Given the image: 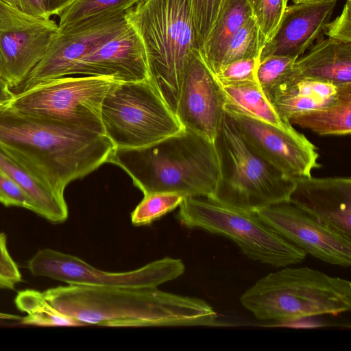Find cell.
<instances>
[{
  "label": "cell",
  "instance_id": "cell-22",
  "mask_svg": "<svg viewBox=\"0 0 351 351\" xmlns=\"http://www.w3.org/2000/svg\"><path fill=\"white\" fill-rule=\"evenodd\" d=\"M252 16L248 0H225L218 17L200 50L206 64L216 75L226 47L239 28Z\"/></svg>",
  "mask_w": 351,
  "mask_h": 351
},
{
  "label": "cell",
  "instance_id": "cell-2",
  "mask_svg": "<svg viewBox=\"0 0 351 351\" xmlns=\"http://www.w3.org/2000/svg\"><path fill=\"white\" fill-rule=\"evenodd\" d=\"M43 293L56 311L82 326H212L217 319L216 311L204 300L157 287L68 285Z\"/></svg>",
  "mask_w": 351,
  "mask_h": 351
},
{
  "label": "cell",
  "instance_id": "cell-20",
  "mask_svg": "<svg viewBox=\"0 0 351 351\" xmlns=\"http://www.w3.org/2000/svg\"><path fill=\"white\" fill-rule=\"evenodd\" d=\"M0 169L10 176L34 204L35 213L52 223L65 221L69 210L58 195L38 174L0 147Z\"/></svg>",
  "mask_w": 351,
  "mask_h": 351
},
{
  "label": "cell",
  "instance_id": "cell-24",
  "mask_svg": "<svg viewBox=\"0 0 351 351\" xmlns=\"http://www.w3.org/2000/svg\"><path fill=\"white\" fill-rule=\"evenodd\" d=\"M319 135H348L351 132V83L342 85L337 97L319 108L290 119Z\"/></svg>",
  "mask_w": 351,
  "mask_h": 351
},
{
  "label": "cell",
  "instance_id": "cell-36",
  "mask_svg": "<svg viewBox=\"0 0 351 351\" xmlns=\"http://www.w3.org/2000/svg\"><path fill=\"white\" fill-rule=\"evenodd\" d=\"M0 261L12 274L22 278L17 264L8 251L6 235L3 232H0Z\"/></svg>",
  "mask_w": 351,
  "mask_h": 351
},
{
  "label": "cell",
  "instance_id": "cell-35",
  "mask_svg": "<svg viewBox=\"0 0 351 351\" xmlns=\"http://www.w3.org/2000/svg\"><path fill=\"white\" fill-rule=\"evenodd\" d=\"M6 5L27 14L49 19L43 4V0H0Z\"/></svg>",
  "mask_w": 351,
  "mask_h": 351
},
{
  "label": "cell",
  "instance_id": "cell-40",
  "mask_svg": "<svg viewBox=\"0 0 351 351\" xmlns=\"http://www.w3.org/2000/svg\"><path fill=\"white\" fill-rule=\"evenodd\" d=\"M21 318H22V317L19 316L18 315L0 312V319L14 320V321L19 320L20 321L21 319Z\"/></svg>",
  "mask_w": 351,
  "mask_h": 351
},
{
  "label": "cell",
  "instance_id": "cell-4",
  "mask_svg": "<svg viewBox=\"0 0 351 351\" xmlns=\"http://www.w3.org/2000/svg\"><path fill=\"white\" fill-rule=\"evenodd\" d=\"M282 268L241 295V304L256 319L288 323L350 311V281L308 267Z\"/></svg>",
  "mask_w": 351,
  "mask_h": 351
},
{
  "label": "cell",
  "instance_id": "cell-14",
  "mask_svg": "<svg viewBox=\"0 0 351 351\" xmlns=\"http://www.w3.org/2000/svg\"><path fill=\"white\" fill-rule=\"evenodd\" d=\"M255 213L268 227L306 254L339 267L351 265V239L326 227L289 202Z\"/></svg>",
  "mask_w": 351,
  "mask_h": 351
},
{
  "label": "cell",
  "instance_id": "cell-15",
  "mask_svg": "<svg viewBox=\"0 0 351 351\" xmlns=\"http://www.w3.org/2000/svg\"><path fill=\"white\" fill-rule=\"evenodd\" d=\"M227 114L250 146L286 176L311 177L312 171L321 167L315 146L294 128L284 130L246 116Z\"/></svg>",
  "mask_w": 351,
  "mask_h": 351
},
{
  "label": "cell",
  "instance_id": "cell-8",
  "mask_svg": "<svg viewBox=\"0 0 351 351\" xmlns=\"http://www.w3.org/2000/svg\"><path fill=\"white\" fill-rule=\"evenodd\" d=\"M101 120L115 148L147 146L185 130L150 79L114 86L102 101Z\"/></svg>",
  "mask_w": 351,
  "mask_h": 351
},
{
  "label": "cell",
  "instance_id": "cell-28",
  "mask_svg": "<svg viewBox=\"0 0 351 351\" xmlns=\"http://www.w3.org/2000/svg\"><path fill=\"white\" fill-rule=\"evenodd\" d=\"M262 47L259 28L252 16L228 42L223 55L220 69L240 59L259 58Z\"/></svg>",
  "mask_w": 351,
  "mask_h": 351
},
{
  "label": "cell",
  "instance_id": "cell-18",
  "mask_svg": "<svg viewBox=\"0 0 351 351\" xmlns=\"http://www.w3.org/2000/svg\"><path fill=\"white\" fill-rule=\"evenodd\" d=\"M71 75L110 76L121 82L150 79L143 43L130 23L116 36L82 58Z\"/></svg>",
  "mask_w": 351,
  "mask_h": 351
},
{
  "label": "cell",
  "instance_id": "cell-12",
  "mask_svg": "<svg viewBox=\"0 0 351 351\" xmlns=\"http://www.w3.org/2000/svg\"><path fill=\"white\" fill-rule=\"evenodd\" d=\"M58 29L53 19L27 14L0 1V77L11 88L23 84Z\"/></svg>",
  "mask_w": 351,
  "mask_h": 351
},
{
  "label": "cell",
  "instance_id": "cell-29",
  "mask_svg": "<svg viewBox=\"0 0 351 351\" xmlns=\"http://www.w3.org/2000/svg\"><path fill=\"white\" fill-rule=\"evenodd\" d=\"M184 196L177 193L155 192L144 195L131 213L134 226H147L179 206Z\"/></svg>",
  "mask_w": 351,
  "mask_h": 351
},
{
  "label": "cell",
  "instance_id": "cell-19",
  "mask_svg": "<svg viewBox=\"0 0 351 351\" xmlns=\"http://www.w3.org/2000/svg\"><path fill=\"white\" fill-rule=\"evenodd\" d=\"M308 49L296 59L293 79L287 86L300 79L317 80L337 86L351 83V43L328 38L319 39Z\"/></svg>",
  "mask_w": 351,
  "mask_h": 351
},
{
  "label": "cell",
  "instance_id": "cell-27",
  "mask_svg": "<svg viewBox=\"0 0 351 351\" xmlns=\"http://www.w3.org/2000/svg\"><path fill=\"white\" fill-rule=\"evenodd\" d=\"M141 0H73L59 15L58 32H63L73 25L100 14L127 11Z\"/></svg>",
  "mask_w": 351,
  "mask_h": 351
},
{
  "label": "cell",
  "instance_id": "cell-41",
  "mask_svg": "<svg viewBox=\"0 0 351 351\" xmlns=\"http://www.w3.org/2000/svg\"><path fill=\"white\" fill-rule=\"evenodd\" d=\"M307 1H313V0H293V2L298 3V2Z\"/></svg>",
  "mask_w": 351,
  "mask_h": 351
},
{
  "label": "cell",
  "instance_id": "cell-32",
  "mask_svg": "<svg viewBox=\"0 0 351 351\" xmlns=\"http://www.w3.org/2000/svg\"><path fill=\"white\" fill-rule=\"evenodd\" d=\"M258 62L259 58L240 59L223 66L215 75L222 86L256 81Z\"/></svg>",
  "mask_w": 351,
  "mask_h": 351
},
{
  "label": "cell",
  "instance_id": "cell-31",
  "mask_svg": "<svg viewBox=\"0 0 351 351\" xmlns=\"http://www.w3.org/2000/svg\"><path fill=\"white\" fill-rule=\"evenodd\" d=\"M199 50L206 42L225 0H190Z\"/></svg>",
  "mask_w": 351,
  "mask_h": 351
},
{
  "label": "cell",
  "instance_id": "cell-39",
  "mask_svg": "<svg viewBox=\"0 0 351 351\" xmlns=\"http://www.w3.org/2000/svg\"><path fill=\"white\" fill-rule=\"evenodd\" d=\"M15 93L11 90L8 83L0 77V106L10 104L14 99Z\"/></svg>",
  "mask_w": 351,
  "mask_h": 351
},
{
  "label": "cell",
  "instance_id": "cell-7",
  "mask_svg": "<svg viewBox=\"0 0 351 351\" xmlns=\"http://www.w3.org/2000/svg\"><path fill=\"white\" fill-rule=\"evenodd\" d=\"M178 219L234 241L250 259L276 268L302 262L306 254L263 223L255 213L228 207L204 197H185Z\"/></svg>",
  "mask_w": 351,
  "mask_h": 351
},
{
  "label": "cell",
  "instance_id": "cell-5",
  "mask_svg": "<svg viewBox=\"0 0 351 351\" xmlns=\"http://www.w3.org/2000/svg\"><path fill=\"white\" fill-rule=\"evenodd\" d=\"M125 16L143 43L152 83L176 114L187 58L199 49L191 1L141 0Z\"/></svg>",
  "mask_w": 351,
  "mask_h": 351
},
{
  "label": "cell",
  "instance_id": "cell-1",
  "mask_svg": "<svg viewBox=\"0 0 351 351\" xmlns=\"http://www.w3.org/2000/svg\"><path fill=\"white\" fill-rule=\"evenodd\" d=\"M0 147L43 178L60 196L97 169L115 148L103 130L53 122L0 106Z\"/></svg>",
  "mask_w": 351,
  "mask_h": 351
},
{
  "label": "cell",
  "instance_id": "cell-10",
  "mask_svg": "<svg viewBox=\"0 0 351 351\" xmlns=\"http://www.w3.org/2000/svg\"><path fill=\"white\" fill-rule=\"evenodd\" d=\"M34 276L47 277L69 285L86 287H158L183 274L182 260L165 257L124 272H109L81 258L51 248L39 250L28 261Z\"/></svg>",
  "mask_w": 351,
  "mask_h": 351
},
{
  "label": "cell",
  "instance_id": "cell-16",
  "mask_svg": "<svg viewBox=\"0 0 351 351\" xmlns=\"http://www.w3.org/2000/svg\"><path fill=\"white\" fill-rule=\"evenodd\" d=\"M289 202L326 227L351 239V179L349 177L293 179Z\"/></svg>",
  "mask_w": 351,
  "mask_h": 351
},
{
  "label": "cell",
  "instance_id": "cell-37",
  "mask_svg": "<svg viewBox=\"0 0 351 351\" xmlns=\"http://www.w3.org/2000/svg\"><path fill=\"white\" fill-rule=\"evenodd\" d=\"M22 281L7 269L0 261V287L7 289H14L16 285Z\"/></svg>",
  "mask_w": 351,
  "mask_h": 351
},
{
  "label": "cell",
  "instance_id": "cell-33",
  "mask_svg": "<svg viewBox=\"0 0 351 351\" xmlns=\"http://www.w3.org/2000/svg\"><path fill=\"white\" fill-rule=\"evenodd\" d=\"M0 203L5 206L21 207L35 213L32 200L21 188L0 169Z\"/></svg>",
  "mask_w": 351,
  "mask_h": 351
},
{
  "label": "cell",
  "instance_id": "cell-30",
  "mask_svg": "<svg viewBox=\"0 0 351 351\" xmlns=\"http://www.w3.org/2000/svg\"><path fill=\"white\" fill-rule=\"evenodd\" d=\"M289 0H248L252 16L259 28L263 47L278 29Z\"/></svg>",
  "mask_w": 351,
  "mask_h": 351
},
{
  "label": "cell",
  "instance_id": "cell-21",
  "mask_svg": "<svg viewBox=\"0 0 351 351\" xmlns=\"http://www.w3.org/2000/svg\"><path fill=\"white\" fill-rule=\"evenodd\" d=\"M340 88V86L324 81L300 79L277 90L272 95L270 102L279 116L289 123L294 117L332 101Z\"/></svg>",
  "mask_w": 351,
  "mask_h": 351
},
{
  "label": "cell",
  "instance_id": "cell-25",
  "mask_svg": "<svg viewBox=\"0 0 351 351\" xmlns=\"http://www.w3.org/2000/svg\"><path fill=\"white\" fill-rule=\"evenodd\" d=\"M16 308L27 316L21 318L23 324L40 326H79L78 322L56 311L45 298L43 292L25 289L17 293L14 298Z\"/></svg>",
  "mask_w": 351,
  "mask_h": 351
},
{
  "label": "cell",
  "instance_id": "cell-23",
  "mask_svg": "<svg viewBox=\"0 0 351 351\" xmlns=\"http://www.w3.org/2000/svg\"><path fill=\"white\" fill-rule=\"evenodd\" d=\"M222 88L226 112L246 116L284 130L293 128L279 116L256 81L222 86Z\"/></svg>",
  "mask_w": 351,
  "mask_h": 351
},
{
  "label": "cell",
  "instance_id": "cell-17",
  "mask_svg": "<svg viewBox=\"0 0 351 351\" xmlns=\"http://www.w3.org/2000/svg\"><path fill=\"white\" fill-rule=\"evenodd\" d=\"M337 1L313 0L287 5L275 34L262 47L259 61L270 56L298 58L304 54L324 32Z\"/></svg>",
  "mask_w": 351,
  "mask_h": 351
},
{
  "label": "cell",
  "instance_id": "cell-26",
  "mask_svg": "<svg viewBox=\"0 0 351 351\" xmlns=\"http://www.w3.org/2000/svg\"><path fill=\"white\" fill-rule=\"evenodd\" d=\"M296 59L275 55L259 61L256 80L269 101L275 91L291 82Z\"/></svg>",
  "mask_w": 351,
  "mask_h": 351
},
{
  "label": "cell",
  "instance_id": "cell-34",
  "mask_svg": "<svg viewBox=\"0 0 351 351\" xmlns=\"http://www.w3.org/2000/svg\"><path fill=\"white\" fill-rule=\"evenodd\" d=\"M323 33L328 38L351 43V0H346L341 13L326 25Z\"/></svg>",
  "mask_w": 351,
  "mask_h": 351
},
{
  "label": "cell",
  "instance_id": "cell-3",
  "mask_svg": "<svg viewBox=\"0 0 351 351\" xmlns=\"http://www.w3.org/2000/svg\"><path fill=\"white\" fill-rule=\"evenodd\" d=\"M108 162L125 171L144 195L209 198L219 176L214 143L186 129L147 146L114 148Z\"/></svg>",
  "mask_w": 351,
  "mask_h": 351
},
{
  "label": "cell",
  "instance_id": "cell-6",
  "mask_svg": "<svg viewBox=\"0 0 351 351\" xmlns=\"http://www.w3.org/2000/svg\"><path fill=\"white\" fill-rule=\"evenodd\" d=\"M214 144L219 176L208 199L252 213L289 202L293 179L258 154L225 111Z\"/></svg>",
  "mask_w": 351,
  "mask_h": 351
},
{
  "label": "cell",
  "instance_id": "cell-9",
  "mask_svg": "<svg viewBox=\"0 0 351 351\" xmlns=\"http://www.w3.org/2000/svg\"><path fill=\"white\" fill-rule=\"evenodd\" d=\"M119 82L110 76H65L40 82L22 90L8 104L41 119L104 131L101 104Z\"/></svg>",
  "mask_w": 351,
  "mask_h": 351
},
{
  "label": "cell",
  "instance_id": "cell-11",
  "mask_svg": "<svg viewBox=\"0 0 351 351\" xmlns=\"http://www.w3.org/2000/svg\"><path fill=\"white\" fill-rule=\"evenodd\" d=\"M125 14L123 10L100 14L58 32L22 90L40 82L71 75L82 58L128 26Z\"/></svg>",
  "mask_w": 351,
  "mask_h": 351
},
{
  "label": "cell",
  "instance_id": "cell-38",
  "mask_svg": "<svg viewBox=\"0 0 351 351\" xmlns=\"http://www.w3.org/2000/svg\"><path fill=\"white\" fill-rule=\"evenodd\" d=\"M73 0H43L45 9L51 17L58 16L72 3Z\"/></svg>",
  "mask_w": 351,
  "mask_h": 351
},
{
  "label": "cell",
  "instance_id": "cell-13",
  "mask_svg": "<svg viewBox=\"0 0 351 351\" xmlns=\"http://www.w3.org/2000/svg\"><path fill=\"white\" fill-rule=\"evenodd\" d=\"M221 84L201 51L193 49L183 72L176 117L184 128L214 143L224 114Z\"/></svg>",
  "mask_w": 351,
  "mask_h": 351
}]
</instances>
